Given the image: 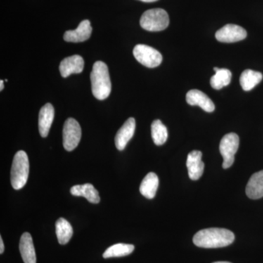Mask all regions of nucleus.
I'll return each instance as SVG.
<instances>
[{
  "label": "nucleus",
  "mask_w": 263,
  "mask_h": 263,
  "mask_svg": "<svg viewBox=\"0 0 263 263\" xmlns=\"http://www.w3.org/2000/svg\"><path fill=\"white\" fill-rule=\"evenodd\" d=\"M84 67V59L79 55H73L62 60L60 65V73L62 77L67 78L71 74L81 73Z\"/></svg>",
  "instance_id": "nucleus-13"
},
{
  "label": "nucleus",
  "mask_w": 263,
  "mask_h": 263,
  "mask_svg": "<svg viewBox=\"0 0 263 263\" xmlns=\"http://www.w3.org/2000/svg\"><path fill=\"white\" fill-rule=\"evenodd\" d=\"M213 263H231V262H213Z\"/></svg>",
  "instance_id": "nucleus-27"
},
{
  "label": "nucleus",
  "mask_w": 263,
  "mask_h": 263,
  "mask_svg": "<svg viewBox=\"0 0 263 263\" xmlns=\"http://www.w3.org/2000/svg\"><path fill=\"white\" fill-rule=\"evenodd\" d=\"M152 137L157 146H162L167 141L168 137L167 127L159 119L154 121L152 124Z\"/></svg>",
  "instance_id": "nucleus-23"
},
{
  "label": "nucleus",
  "mask_w": 263,
  "mask_h": 263,
  "mask_svg": "<svg viewBox=\"0 0 263 263\" xmlns=\"http://www.w3.org/2000/svg\"><path fill=\"white\" fill-rule=\"evenodd\" d=\"M202 152L193 151L188 155L186 167L190 179L197 181L201 177L204 171V163L202 161Z\"/></svg>",
  "instance_id": "nucleus-12"
},
{
  "label": "nucleus",
  "mask_w": 263,
  "mask_h": 263,
  "mask_svg": "<svg viewBox=\"0 0 263 263\" xmlns=\"http://www.w3.org/2000/svg\"><path fill=\"white\" fill-rule=\"evenodd\" d=\"M70 193L73 196L84 197L91 203H99L100 201L98 191L91 183H85L83 185H76L70 189Z\"/></svg>",
  "instance_id": "nucleus-17"
},
{
  "label": "nucleus",
  "mask_w": 263,
  "mask_h": 263,
  "mask_svg": "<svg viewBox=\"0 0 263 263\" xmlns=\"http://www.w3.org/2000/svg\"><path fill=\"white\" fill-rule=\"evenodd\" d=\"M19 250L24 263H36L35 249L32 236L29 233H24L21 237Z\"/></svg>",
  "instance_id": "nucleus-15"
},
{
  "label": "nucleus",
  "mask_w": 263,
  "mask_h": 263,
  "mask_svg": "<svg viewBox=\"0 0 263 263\" xmlns=\"http://www.w3.org/2000/svg\"><path fill=\"white\" fill-rule=\"evenodd\" d=\"M186 102L190 105L200 106L205 112L212 113L215 110V105L205 93L200 90H190L186 94Z\"/></svg>",
  "instance_id": "nucleus-10"
},
{
  "label": "nucleus",
  "mask_w": 263,
  "mask_h": 263,
  "mask_svg": "<svg viewBox=\"0 0 263 263\" xmlns=\"http://www.w3.org/2000/svg\"><path fill=\"white\" fill-rule=\"evenodd\" d=\"M81 129L80 124L72 118L66 120L63 128V146L67 152L75 149L80 143Z\"/></svg>",
  "instance_id": "nucleus-7"
},
{
  "label": "nucleus",
  "mask_w": 263,
  "mask_h": 263,
  "mask_svg": "<svg viewBox=\"0 0 263 263\" xmlns=\"http://www.w3.org/2000/svg\"><path fill=\"white\" fill-rule=\"evenodd\" d=\"M91 91L95 98L103 100L108 98L111 91V82L108 66L103 62H96L90 75Z\"/></svg>",
  "instance_id": "nucleus-2"
},
{
  "label": "nucleus",
  "mask_w": 263,
  "mask_h": 263,
  "mask_svg": "<svg viewBox=\"0 0 263 263\" xmlns=\"http://www.w3.org/2000/svg\"><path fill=\"white\" fill-rule=\"evenodd\" d=\"M5 250L4 243H3V240L2 237H0V254H3Z\"/></svg>",
  "instance_id": "nucleus-24"
},
{
  "label": "nucleus",
  "mask_w": 263,
  "mask_h": 263,
  "mask_svg": "<svg viewBox=\"0 0 263 263\" xmlns=\"http://www.w3.org/2000/svg\"><path fill=\"white\" fill-rule=\"evenodd\" d=\"M234 240L235 235L229 230L207 228L197 232L194 236L193 243L201 248H221L231 245Z\"/></svg>",
  "instance_id": "nucleus-1"
},
{
  "label": "nucleus",
  "mask_w": 263,
  "mask_h": 263,
  "mask_svg": "<svg viewBox=\"0 0 263 263\" xmlns=\"http://www.w3.org/2000/svg\"><path fill=\"white\" fill-rule=\"evenodd\" d=\"M92 28L89 20H84L75 30H68L64 34V40L67 42L80 43L87 41L91 37Z\"/></svg>",
  "instance_id": "nucleus-11"
},
{
  "label": "nucleus",
  "mask_w": 263,
  "mask_h": 263,
  "mask_svg": "<svg viewBox=\"0 0 263 263\" xmlns=\"http://www.w3.org/2000/svg\"><path fill=\"white\" fill-rule=\"evenodd\" d=\"M169 22L168 14L161 8L146 10L140 20L142 28L150 32L164 30L168 27Z\"/></svg>",
  "instance_id": "nucleus-4"
},
{
  "label": "nucleus",
  "mask_w": 263,
  "mask_h": 263,
  "mask_svg": "<svg viewBox=\"0 0 263 263\" xmlns=\"http://www.w3.org/2000/svg\"><path fill=\"white\" fill-rule=\"evenodd\" d=\"M246 193L252 200L263 197V171L252 175L247 183Z\"/></svg>",
  "instance_id": "nucleus-16"
},
{
  "label": "nucleus",
  "mask_w": 263,
  "mask_h": 263,
  "mask_svg": "<svg viewBox=\"0 0 263 263\" xmlns=\"http://www.w3.org/2000/svg\"><path fill=\"white\" fill-rule=\"evenodd\" d=\"M54 119V108L51 103L42 107L39 114V132L43 138H46L49 133L52 123Z\"/></svg>",
  "instance_id": "nucleus-14"
},
{
  "label": "nucleus",
  "mask_w": 263,
  "mask_h": 263,
  "mask_svg": "<svg viewBox=\"0 0 263 263\" xmlns=\"http://www.w3.org/2000/svg\"><path fill=\"white\" fill-rule=\"evenodd\" d=\"M215 75L211 79V85L214 89L219 90L230 84L232 72L228 69H219L214 67Z\"/></svg>",
  "instance_id": "nucleus-21"
},
{
  "label": "nucleus",
  "mask_w": 263,
  "mask_h": 263,
  "mask_svg": "<svg viewBox=\"0 0 263 263\" xmlns=\"http://www.w3.org/2000/svg\"><path fill=\"white\" fill-rule=\"evenodd\" d=\"M159 186L158 176L155 173H149L142 181L140 186L141 195L147 199H153Z\"/></svg>",
  "instance_id": "nucleus-18"
},
{
  "label": "nucleus",
  "mask_w": 263,
  "mask_h": 263,
  "mask_svg": "<svg viewBox=\"0 0 263 263\" xmlns=\"http://www.w3.org/2000/svg\"><path fill=\"white\" fill-rule=\"evenodd\" d=\"M136 123L134 118H129L122 127L117 132L115 137V144L117 149L123 151L125 148L128 142L134 136Z\"/></svg>",
  "instance_id": "nucleus-9"
},
{
  "label": "nucleus",
  "mask_w": 263,
  "mask_h": 263,
  "mask_svg": "<svg viewBox=\"0 0 263 263\" xmlns=\"http://www.w3.org/2000/svg\"><path fill=\"white\" fill-rule=\"evenodd\" d=\"M29 172L28 156L24 151H18L14 156L10 171V181L14 190H21L25 186L28 179Z\"/></svg>",
  "instance_id": "nucleus-3"
},
{
  "label": "nucleus",
  "mask_w": 263,
  "mask_h": 263,
  "mask_svg": "<svg viewBox=\"0 0 263 263\" xmlns=\"http://www.w3.org/2000/svg\"><path fill=\"white\" fill-rule=\"evenodd\" d=\"M133 55L137 61L149 68L158 67L162 62L160 52L146 45H137L133 49Z\"/></svg>",
  "instance_id": "nucleus-6"
},
{
  "label": "nucleus",
  "mask_w": 263,
  "mask_h": 263,
  "mask_svg": "<svg viewBox=\"0 0 263 263\" xmlns=\"http://www.w3.org/2000/svg\"><path fill=\"white\" fill-rule=\"evenodd\" d=\"M239 146V137L235 133H228L223 137L219 144V151L222 156V167L228 169L233 165L235 161V155Z\"/></svg>",
  "instance_id": "nucleus-5"
},
{
  "label": "nucleus",
  "mask_w": 263,
  "mask_h": 263,
  "mask_svg": "<svg viewBox=\"0 0 263 263\" xmlns=\"http://www.w3.org/2000/svg\"><path fill=\"white\" fill-rule=\"evenodd\" d=\"M216 38L221 43H235L243 41L247 36L243 27L235 24H227L216 32Z\"/></svg>",
  "instance_id": "nucleus-8"
},
{
  "label": "nucleus",
  "mask_w": 263,
  "mask_h": 263,
  "mask_svg": "<svg viewBox=\"0 0 263 263\" xmlns=\"http://www.w3.org/2000/svg\"><path fill=\"white\" fill-rule=\"evenodd\" d=\"M134 249V246L132 245L117 243L106 249V251L104 252L103 257L105 259H108L110 257H124L133 253Z\"/></svg>",
  "instance_id": "nucleus-22"
},
{
  "label": "nucleus",
  "mask_w": 263,
  "mask_h": 263,
  "mask_svg": "<svg viewBox=\"0 0 263 263\" xmlns=\"http://www.w3.org/2000/svg\"><path fill=\"white\" fill-rule=\"evenodd\" d=\"M56 233L59 243L65 245L68 243L73 234V230L70 223L64 218H60L57 221Z\"/></svg>",
  "instance_id": "nucleus-20"
},
{
  "label": "nucleus",
  "mask_w": 263,
  "mask_h": 263,
  "mask_svg": "<svg viewBox=\"0 0 263 263\" xmlns=\"http://www.w3.org/2000/svg\"><path fill=\"white\" fill-rule=\"evenodd\" d=\"M262 80V74L252 70H246L240 77V84L245 91L254 89Z\"/></svg>",
  "instance_id": "nucleus-19"
},
{
  "label": "nucleus",
  "mask_w": 263,
  "mask_h": 263,
  "mask_svg": "<svg viewBox=\"0 0 263 263\" xmlns=\"http://www.w3.org/2000/svg\"><path fill=\"white\" fill-rule=\"evenodd\" d=\"M140 1L144 2V3H154V2L158 1V0H140Z\"/></svg>",
  "instance_id": "nucleus-26"
},
{
  "label": "nucleus",
  "mask_w": 263,
  "mask_h": 263,
  "mask_svg": "<svg viewBox=\"0 0 263 263\" xmlns=\"http://www.w3.org/2000/svg\"><path fill=\"white\" fill-rule=\"evenodd\" d=\"M3 89H4V84H3V81H0V90L3 91Z\"/></svg>",
  "instance_id": "nucleus-25"
}]
</instances>
